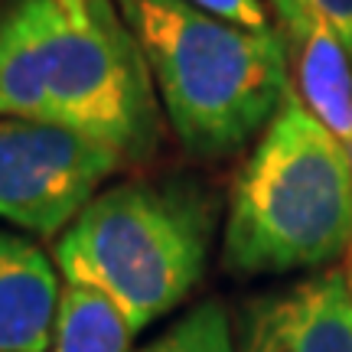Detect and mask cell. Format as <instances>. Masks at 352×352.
<instances>
[{"label": "cell", "instance_id": "1", "mask_svg": "<svg viewBox=\"0 0 352 352\" xmlns=\"http://www.w3.org/2000/svg\"><path fill=\"white\" fill-rule=\"evenodd\" d=\"M0 118L69 127L134 164L153 157L160 108L118 0H7Z\"/></svg>", "mask_w": 352, "mask_h": 352}, {"label": "cell", "instance_id": "2", "mask_svg": "<svg viewBox=\"0 0 352 352\" xmlns=\"http://www.w3.org/2000/svg\"><path fill=\"white\" fill-rule=\"evenodd\" d=\"M147 59L166 121L192 157H228L271 124L290 95L280 30H248L186 0H118Z\"/></svg>", "mask_w": 352, "mask_h": 352}, {"label": "cell", "instance_id": "3", "mask_svg": "<svg viewBox=\"0 0 352 352\" xmlns=\"http://www.w3.org/2000/svg\"><path fill=\"white\" fill-rule=\"evenodd\" d=\"M352 248V153L290 88L235 176L222 235L232 274H287Z\"/></svg>", "mask_w": 352, "mask_h": 352}, {"label": "cell", "instance_id": "4", "mask_svg": "<svg viewBox=\"0 0 352 352\" xmlns=\"http://www.w3.org/2000/svg\"><path fill=\"white\" fill-rule=\"evenodd\" d=\"M215 212L189 179H134L98 192L59 235L63 280L108 294L134 333L202 280Z\"/></svg>", "mask_w": 352, "mask_h": 352}, {"label": "cell", "instance_id": "5", "mask_svg": "<svg viewBox=\"0 0 352 352\" xmlns=\"http://www.w3.org/2000/svg\"><path fill=\"white\" fill-rule=\"evenodd\" d=\"M124 157L69 127L0 118V219L52 239L98 196Z\"/></svg>", "mask_w": 352, "mask_h": 352}, {"label": "cell", "instance_id": "6", "mask_svg": "<svg viewBox=\"0 0 352 352\" xmlns=\"http://www.w3.org/2000/svg\"><path fill=\"white\" fill-rule=\"evenodd\" d=\"M241 352H352V280L323 271L254 300Z\"/></svg>", "mask_w": 352, "mask_h": 352}, {"label": "cell", "instance_id": "7", "mask_svg": "<svg viewBox=\"0 0 352 352\" xmlns=\"http://www.w3.org/2000/svg\"><path fill=\"white\" fill-rule=\"evenodd\" d=\"M59 290L46 252L0 228V352L50 349Z\"/></svg>", "mask_w": 352, "mask_h": 352}, {"label": "cell", "instance_id": "8", "mask_svg": "<svg viewBox=\"0 0 352 352\" xmlns=\"http://www.w3.org/2000/svg\"><path fill=\"white\" fill-rule=\"evenodd\" d=\"M280 33L287 39L297 98L352 153V59L346 46L310 16H284Z\"/></svg>", "mask_w": 352, "mask_h": 352}, {"label": "cell", "instance_id": "9", "mask_svg": "<svg viewBox=\"0 0 352 352\" xmlns=\"http://www.w3.org/2000/svg\"><path fill=\"white\" fill-rule=\"evenodd\" d=\"M131 340L134 327L108 294L65 280L52 323V352H131Z\"/></svg>", "mask_w": 352, "mask_h": 352}, {"label": "cell", "instance_id": "10", "mask_svg": "<svg viewBox=\"0 0 352 352\" xmlns=\"http://www.w3.org/2000/svg\"><path fill=\"white\" fill-rule=\"evenodd\" d=\"M140 352H235L222 303L202 300Z\"/></svg>", "mask_w": 352, "mask_h": 352}, {"label": "cell", "instance_id": "11", "mask_svg": "<svg viewBox=\"0 0 352 352\" xmlns=\"http://www.w3.org/2000/svg\"><path fill=\"white\" fill-rule=\"evenodd\" d=\"M277 20L284 16H310L329 26L352 59V0H271Z\"/></svg>", "mask_w": 352, "mask_h": 352}, {"label": "cell", "instance_id": "12", "mask_svg": "<svg viewBox=\"0 0 352 352\" xmlns=\"http://www.w3.org/2000/svg\"><path fill=\"white\" fill-rule=\"evenodd\" d=\"M196 10L228 20L235 26H248V30H267V10H264L261 0H186Z\"/></svg>", "mask_w": 352, "mask_h": 352}, {"label": "cell", "instance_id": "13", "mask_svg": "<svg viewBox=\"0 0 352 352\" xmlns=\"http://www.w3.org/2000/svg\"><path fill=\"white\" fill-rule=\"evenodd\" d=\"M349 280H352V277H349Z\"/></svg>", "mask_w": 352, "mask_h": 352}]
</instances>
